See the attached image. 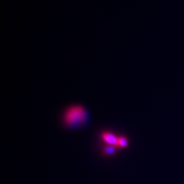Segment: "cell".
<instances>
[{"instance_id":"2","label":"cell","mask_w":184,"mask_h":184,"mask_svg":"<svg viewBox=\"0 0 184 184\" xmlns=\"http://www.w3.org/2000/svg\"><path fill=\"white\" fill-rule=\"evenodd\" d=\"M101 138L107 145H111V146H117V141L118 137L114 135V133L111 132H103L101 133Z\"/></svg>"},{"instance_id":"1","label":"cell","mask_w":184,"mask_h":184,"mask_svg":"<svg viewBox=\"0 0 184 184\" xmlns=\"http://www.w3.org/2000/svg\"><path fill=\"white\" fill-rule=\"evenodd\" d=\"M88 118L86 110L80 105L70 107L65 111L64 121L65 125L69 128H75L85 124Z\"/></svg>"},{"instance_id":"3","label":"cell","mask_w":184,"mask_h":184,"mask_svg":"<svg viewBox=\"0 0 184 184\" xmlns=\"http://www.w3.org/2000/svg\"><path fill=\"white\" fill-rule=\"evenodd\" d=\"M117 151H118V147H117V146H111V145H107L102 150V154L104 156H112V155H114L115 154L117 153Z\"/></svg>"},{"instance_id":"4","label":"cell","mask_w":184,"mask_h":184,"mask_svg":"<svg viewBox=\"0 0 184 184\" xmlns=\"http://www.w3.org/2000/svg\"><path fill=\"white\" fill-rule=\"evenodd\" d=\"M128 145V140L125 137H119L117 141V147L121 148H126Z\"/></svg>"}]
</instances>
